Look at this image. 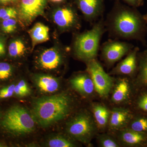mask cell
Returning <instances> with one entry per match:
<instances>
[{
  "label": "cell",
  "instance_id": "6",
  "mask_svg": "<svg viewBox=\"0 0 147 147\" xmlns=\"http://www.w3.org/2000/svg\"><path fill=\"white\" fill-rule=\"evenodd\" d=\"M87 71L90 75L95 90L101 96H107L113 86V80L96 59L87 62Z\"/></svg>",
  "mask_w": 147,
  "mask_h": 147
},
{
  "label": "cell",
  "instance_id": "7",
  "mask_svg": "<svg viewBox=\"0 0 147 147\" xmlns=\"http://www.w3.org/2000/svg\"><path fill=\"white\" fill-rule=\"evenodd\" d=\"M134 47L133 44L126 41L109 40L100 47L101 55L107 65H112L126 56Z\"/></svg>",
  "mask_w": 147,
  "mask_h": 147
},
{
  "label": "cell",
  "instance_id": "13",
  "mask_svg": "<svg viewBox=\"0 0 147 147\" xmlns=\"http://www.w3.org/2000/svg\"><path fill=\"white\" fill-rule=\"evenodd\" d=\"M71 86L85 95L92 94L95 90L94 84L90 75L87 72L74 76L70 80Z\"/></svg>",
  "mask_w": 147,
  "mask_h": 147
},
{
  "label": "cell",
  "instance_id": "35",
  "mask_svg": "<svg viewBox=\"0 0 147 147\" xmlns=\"http://www.w3.org/2000/svg\"><path fill=\"white\" fill-rule=\"evenodd\" d=\"M51 1L53 2L60 3L62 2L64 0H51Z\"/></svg>",
  "mask_w": 147,
  "mask_h": 147
},
{
  "label": "cell",
  "instance_id": "3",
  "mask_svg": "<svg viewBox=\"0 0 147 147\" xmlns=\"http://www.w3.org/2000/svg\"><path fill=\"white\" fill-rule=\"evenodd\" d=\"M106 31L105 21L102 17L93 24L91 29L76 35L73 42L74 55L86 62L96 59L100 40Z\"/></svg>",
  "mask_w": 147,
  "mask_h": 147
},
{
  "label": "cell",
  "instance_id": "31",
  "mask_svg": "<svg viewBox=\"0 0 147 147\" xmlns=\"http://www.w3.org/2000/svg\"><path fill=\"white\" fill-rule=\"evenodd\" d=\"M13 8L12 7H7L5 8L1 9H0V18H2L6 14L11 11Z\"/></svg>",
  "mask_w": 147,
  "mask_h": 147
},
{
  "label": "cell",
  "instance_id": "22",
  "mask_svg": "<svg viewBox=\"0 0 147 147\" xmlns=\"http://www.w3.org/2000/svg\"><path fill=\"white\" fill-rule=\"evenodd\" d=\"M25 44L22 40L16 39L11 42L8 47V51L11 57H17L24 55L26 51Z\"/></svg>",
  "mask_w": 147,
  "mask_h": 147
},
{
  "label": "cell",
  "instance_id": "15",
  "mask_svg": "<svg viewBox=\"0 0 147 147\" xmlns=\"http://www.w3.org/2000/svg\"><path fill=\"white\" fill-rule=\"evenodd\" d=\"M134 82L139 88H147V49L138 53V67Z\"/></svg>",
  "mask_w": 147,
  "mask_h": 147
},
{
  "label": "cell",
  "instance_id": "28",
  "mask_svg": "<svg viewBox=\"0 0 147 147\" xmlns=\"http://www.w3.org/2000/svg\"><path fill=\"white\" fill-rule=\"evenodd\" d=\"M122 1L126 5L132 7L138 8L144 5L145 0H118Z\"/></svg>",
  "mask_w": 147,
  "mask_h": 147
},
{
  "label": "cell",
  "instance_id": "11",
  "mask_svg": "<svg viewBox=\"0 0 147 147\" xmlns=\"http://www.w3.org/2000/svg\"><path fill=\"white\" fill-rule=\"evenodd\" d=\"M140 50L134 47L123 60L113 69L112 73L121 75H136L138 67V55Z\"/></svg>",
  "mask_w": 147,
  "mask_h": 147
},
{
  "label": "cell",
  "instance_id": "29",
  "mask_svg": "<svg viewBox=\"0 0 147 147\" xmlns=\"http://www.w3.org/2000/svg\"><path fill=\"white\" fill-rule=\"evenodd\" d=\"M17 85L21 89V90L26 94V95L29 94L30 93V90L29 88L28 84L24 80H21L18 83Z\"/></svg>",
  "mask_w": 147,
  "mask_h": 147
},
{
  "label": "cell",
  "instance_id": "24",
  "mask_svg": "<svg viewBox=\"0 0 147 147\" xmlns=\"http://www.w3.org/2000/svg\"><path fill=\"white\" fill-rule=\"evenodd\" d=\"M140 93L135 102L136 108L142 113L147 114V88Z\"/></svg>",
  "mask_w": 147,
  "mask_h": 147
},
{
  "label": "cell",
  "instance_id": "23",
  "mask_svg": "<svg viewBox=\"0 0 147 147\" xmlns=\"http://www.w3.org/2000/svg\"><path fill=\"white\" fill-rule=\"evenodd\" d=\"M47 146L50 147H75L74 144L69 139L62 137H55L50 139L47 142Z\"/></svg>",
  "mask_w": 147,
  "mask_h": 147
},
{
  "label": "cell",
  "instance_id": "19",
  "mask_svg": "<svg viewBox=\"0 0 147 147\" xmlns=\"http://www.w3.org/2000/svg\"><path fill=\"white\" fill-rule=\"evenodd\" d=\"M128 80L121 79L114 90L112 100L116 103H119L126 100L130 93V86Z\"/></svg>",
  "mask_w": 147,
  "mask_h": 147
},
{
  "label": "cell",
  "instance_id": "33",
  "mask_svg": "<svg viewBox=\"0 0 147 147\" xmlns=\"http://www.w3.org/2000/svg\"><path fill=\"white\" fill-rule=\"evenodd\" d=\"M5 48L3 43L0 40V56H3L5 54Z\"/></svg>",
  "mask_w": 147,
  "mask_h": 147
},
{
  "label": "cell",
  "instance_id": "8",
  "mask_svg": "<svg viewBox=\"0 0 147 147\" xmlns=\"http://www.w3.org/2000/svg\"><path fill=\"white\" fill-rule=\"evenodd\" d=\"M47 0H21L19 18L26 24H30L38 16L44 14Z\"/></svg>",
  "mask_w": 147,
  "mask_h": 147
},
{
  "label": "cell",
  "instance_id": "25",
  "mask_svg": "<svg viewBox=\"0 0 147 147\" xmlns=\"http://www.w3.org/2000/svg\"><path fill=\"white\" fill-rule=\"evenodd\" d=\"M16 20L15 18L4 20L2 24V28L5 33L10 34L14 32L16 29Z\"/></svg>",
  "mask_w": 147,
  "mask_h": 147
},
{
  "label": "cell",
  "instance_id": "2",
  "mask_svg": "<svg viewBox=\"0 0 147 147\" xmlns=\"http://www.w3.org/2000/svg\"><path fill=\"white\" fill-rule=\"evenodd\" d=\"M72 105L71 97L67 94L40 98L34 104V117L40 125L46 127L65 118Z\"/></svg>",
  "mask_w": 147,
  "mask_h": 147
},
{
  "label": "cell",
  "instance_id": "12",
  "mask_svg": "<svg viewBox=\"0 0 147 147\" xmlns=\"http://www.w3.org/2000/svg\"><path fill=\"white\" fill-rule=\"evenodd\" d=\"M63 56L57 48L51 47L41 53L39 59V64L42 68L53 70L61 64Z\"/></svg>",
  "mask_w": 147,
  "mask_h": 147
},
{
  "label": "cell",
  "instance_id": "10",
  "mask_svg": "<svg viewBox=\"0 0 147 147\" xmlns=\"http://www.w3.org/2000/svg\"><path fill=\"white\" fill-rule=\"evenodd\" d=\"M55 24L64 30H69L77 28L79 19L76 11L69 6L58 9L53 14Z\"/></svg>",
  "mask_w": 147,
  "mask_h": 147
},
{
  "label": "cell",
  "instance_id": "32",
  "mask_svg": "<svg viewBox=\"0 0 147 147\" xmlns=\"http://www.w3.org/2000/svg\"><path fill=\"white\" fill-rule=\"evenodd\" d=\"M14 93L16 95L20 96H26V94L21 89L19 88L18 85H16L15 86V88H14Z\"/></svg>",
  "mask_w": 147,
  "mask_h": 147
},
{
  "label": "cell",
  "instance_id": "1",
  "mask_svg": "<svg viewBox=\"0 0 147 147\" xmlns=\"http://www.w3.org/2000/svg\"><path fill=\"white\" fill-rule=\"evenodd\" d=\"M104 21L106 31L112 38L137 40L146 45L147 13L143 14L137 8L115 0Z\"/></svg>",
  "mask_w": 147,
  "mask_h": 147
},
{
  "label": "cell",
  "instance_id": "21",
  "mask_svg": "<svg viewBox=\"0 0 147 147\" xmlns=\"http://www.w3.org/2000/svg\"><path fill=\"white\" fill-rule=\"evenodd\" d=\"M129 129L134 131L147 134V117L144 115H133L130 120Z\"/></svg>",
  "mask_w": 147,
  "mask_h": 147
},
{
  "label": "cell",
  "instance_id": "27",
  "mask_svg": "<svg viewBox=\"0 0 147 147\" xmlns=\"http://www.w3.org/2000/svg\"><path fill=\"white\" fill-rule=\"evenodd\" d=\"M100 146L103 147H117L119 145L115 139L109 136L103 135L99 139Z\"/></svg>",
  "mask_w": 147,
  "mask_h": 147
},
{
  "label": "cell",
  "instance_id": "36",
  "mask_svg": "<svg viewBox=\"0 0 147 147\" xmlns=\"http://www.w3.org/2000/svg\"><path fill=\"white\" fill-rule=\"evenodd\" d=\"M146 146H147V145Z\"/></svg>",
  "mask_w": 147,
  "mask_h": 147
},
{
  "label": "cell",
  "instance_id": "18",
  "mask_svg": "<svg viewBox=\"0 0 147 147\" xmlns=\"http://www.w3.org/2000/svg\"><path fill=\"white\" fill-rule=\"evenodd\" d=\"M35 80L38 88L44 92H55L59 88V83L58 79L50 75H39L37 76Z\"/></svg>",
  "mask_w": 147,
  "mask_h": 147
},
{
  "label": "cell",
  "instance_id": "9",
  "mask_svg": "<svg viewBox=\"0 0 147 147\" xmlns=\"http://www.w3.org/2000/svg\"><path fill=\"white\" fill-rule=\"evenodd\" d=\"M84 18L91 24L102 17L105 8V0H75Z\"/></svg>",
  "mask_w": 147,
  "mask_h": 147
},
{
  "label": "cell",
  "instance_id": "17",
  "mask_svg": "<svg viewBox=\"0 0 147 147\" xmlns=\"http://www.w3.org/2000/svg\"><path fill=\"white\" fill-rule=\"evenodd\" d=\"M32 40V50L40 43L46 42L50 39L49 28L41 23H37L28 31Z\"/></svg>",
  "mask_w": 147,
  "mask_h": 147
},
{
  "label": "cell",
  "instance_id": "30",
  "mask_svg": "<svg viewBox=\"0 0 147 147\" xmlns=\"http://www.w3.org/2000/svg\"><path fill=\"white\" fill-rule=\"evenodd\" d=\"M13 92L6 91L2 89L0 92V98H2L10 97L13 95Z\"/></svg>",
  "mask_w": 147,
  "mask_h": 147
},
{
  "label": "cell",
  "instance_id": "26",
  "mask_svg": "<svg viewBox=\"0 0 147 147\" xmlns=\"http://www.w3.org/2000/svg\"><path fill=\"white\" fill-rule=\"evenodd\" d=\"M12 69L7 63H0V80H4L8 79L11 74Z\"/></svg>",
  "mask_w": 147,
  "mask_h": 147
},
{
  "label": "cell",
  "instance_id": "34",
  "mask_svg": "<svg viewBox=\"0 0 147 147\" xmlns=\"http://www.w3.org/2000/svg\"><path fill=\"white\" fill-rule=\"evenodd\" d=\"M16 0H0V4H5L13 2Z\"/></svg>",
  "mask_w": 147,
  "mask_h": 147
},
{
  "label": "cell",
  "instance_id": "20",
  "mask_svg": "<svg viewBox=\"0 0 147 147\" xmlns=\"http://www.w3.org/2000/svg\"><path fill=\"white\" fill-rule=\"evenodd\" d=\"M93 112L96 122L100 128H104L108 123L110 117L108 109L104 105L98 104L93 108Z\"/></svg>",
  "mask_w": 147,
  "mask_h": 147
},
{
  "label": "cell",
  "instance_id": "14",
  "mask_svg": "<svg viewBox=\"0 0 147 147\" xmlns=\"http://www.w3.org/2000/svg\"><path fill=\"white\" fill-rule=\"evenodd\" d=\"M132 113L127 109L115 108L112 111L109 119L110 128L118 130L129 123L133 117Z\"/></svg>",
  "mask_w": 147,
  "mask_h": 147
},
{
  "label": "cell",
  "instance_id": "16",
  "mask_svg": "<svg viewBox=\"0 0 147 147\" xmlns=\"http://www.w3.org/2000/svg\"><path fill=\"white\" fill-rule=\"evenodd\" d=\"M121 139L125 144L130 146H146L147 134L131 130H124L121 133Z\"/></svg>",
  "mask_w": 147,
  "mask_h": 147
},
{
  "label": "cell",
  "instance_id": "4",
  "mask_svg": "<svg viewBox=\"0 0 147 147\" xmlns=\"http://www.w3.org/2000/svg\"><path fill=\"white\" fill-rule=\"evenodd\" d=\"M2 126L7 130L16 134H23L33 131L35 127L34 117L23 107H12L6 113Z\"/></svg>",
  "mask_w": 147,
  "mask_h": 147
},
{
  "label": "cell",
  "instance_id": "5",
  "mask_svg": "<svg viewBox=\"0 0 147 147\" xmlns=\"http://www.w3.org/2000/svg\"><path fill=\"white\" fill-rule=\"evenodd\" d=\"M67 132L71 137L83 143H90L96 131L94 121L88 113L79 114L67 125Z\"/></svg>",
  "mask_w": 147,
  "mask_h": 147
}]
</instances>
